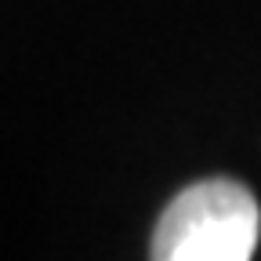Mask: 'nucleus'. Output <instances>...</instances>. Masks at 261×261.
I'll return each mask as SVG.
<instances>
[{
	"label": "nucleus",
	"mask_w": 261,
	"mask_h": 261,
	"mask_svg": "<svg viewBox=\"0 0 261 261\" xmlns=\"http://www.w3.org/2000/svg\"><path fill=\"white\" fill-rule=\"evenodd\" d=\"M261 211L240 181L211 178L178 192L160 214L152 257L160 261H247L257 250Z\"/></svg>",
	"instance_id": "f257e3e1"
}]
</instances>
